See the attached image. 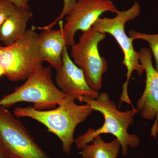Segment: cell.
Listing matches in <instances>:
<instances>
[{
  "label": "cell",
  "mask_w": 158,
  "mask_h": 158,
  "mask_svg": "<svg viewBox=\"0 0 158 158\" xmlns=\"http://www.w3.org/2000/svg\"><path fill=\"white\" fill-rule=\"evenodd\" d=\"M140 12L141 6L136 2L129 9L118 11L115 17H100L93 26L98 32L113 36L121 48L123 54V64L127 69V80L123 85V87L125 88H128L129 81L134 71H136L138 76H141L144 71L139 61V52H136L133 47L134 40L128 37L125 31L126 23L137 18Z\"/></svg>",
  "instance_id": "obj_5"
},
{
  "label": "cell",
  "mask_w": 158,
  "mask_h": 158,
  "mask_svg": "<svg viewBox=\"0 0 158 158\" xmlns=\"http://www.w3.org/2000/svg\"></svg>",
  "instance_id": "obj_23"
},
{
  "label": "cell",
  "mask_w": 158,
  "mask_h": 158,
  "mask_svg": "<svg viewBox=\"0 0 158 158\" xmlns=\"http://www.w3.org/2000/svg\"><path fill=\"white\" fill-rule=\"evenodd\" d=\"M78 100L90 105L94 111L101 113L105 121L99 128L90 129L76 139L77 149H81L85 145L92 142L96 136L107 134H112L119 141L122 149V155L124 156L127 155L128 147L133 148L138 147L140 144L138 136L128 132V129L133 123L134 116L138 112L137 109L133 107L131 110L126 112L119 111L116 108V104L110 100L109 95L105 92L99 94L96 99L81 96Z\"/></svg>",
  "instance_id": "obj_1"
},
{
  "label": "cell",
  "mask_w": 158,
  "mask_h": 158,
  "mask_svg": "<svg viewBox=\"0 0 158 158\" xmlns=\"http://www.w3.org/2000/svg\"><path fill=\"white\" fill-rule=\"evenodd\" d=\"M39 34L33 28L12 44L0 46V65L9 81L27 79L43 61L40 54Z\"/></svg>",
  "instance_id": "obj_4"
},
{
  "label": "cell",
  "mask_w": 158,
  "mask_h": 158,
  "mask_svg": "<svg viewBox=\"0 0 158 158\" xmlns=\"http://www.w3.org/2000/svg\"><path fill=\"white\" fill-rule=\"evenodd\" d=\"M1 46V45H0V46Z\"/></svg>",
  "instance_id": "obj_22"
},
{
  "label": "cell",
  "mask_w": 158,
  "mask_h": 158,
  "mask_svg": "<svg viewBox=\"0 0 158 158\" xmlns=\"http://www.w3.org/2000/svg\"><path fill=\"white\" fill-rule=\"evenodd\" d=\"M106 34L93 27L85 32L77 44L71 46V56L73 62L83 70L88 85L98 91L102 86V77L108 69L106 60L100 55L98 45Z\"/></svg>",
  "instance_id": "obj_6"
},
{
  "label": "cell",
  "mask_w": 158,
  "mask_h": 158,
  "mask_svg": "<svg viewBox=\"0 0 158 158\" xmlns=\"http://www.w3.org/2000/svg\"><path fill=\"white\" fill-rule=\"evenodd\" d=\"M59 30H43L39 35L38 48L43 61L48 62L56 69L62 65V54L66 46L63 35V22H59Z\"/></svg>",
  "instance_id": "obj_11"
},
{
  "label": "cell",
  "mask_w": 158,
  "mask_h": 158,
  "mask_svg": "<svg viewBox=\"0 0 158 158\" xmlns=\"http://www.w3.org/2000/svg\"><path fill=\"white\" fill-rule=\"evenodd\" d=\"M129 37L134 40H143L148 43L156 62V69L158 72V34H149L139 33L135 31L129 32Z\"/></svg>",
  "instance_id": "obj_14"
},
{
  "label": "cell",
  "mask_w": 158,
  "mask_h": 158,
  "mask_svg": "<svg viewBox=\"0 0 158 158\" xmlns=\"http://www.w3.org/2000/svg\"><path fill=\"white\" fill-rule=\"evenodd\" d=\"M16 8L9 1L0 0V27Z\"/></svg>",
  "instance_id": "obj_16"
},
{
  "label": "cell",
  "mask_w": 158,
  "mask_h": 158,
  "mask_svg": "<svg viewBox=\"0 0 158 158\" xmlns=\"http://www.w3.org/2000/svg\"><path fill=\"white\" fill-rule=\"evenodd\" d=\"M81 158H85V157H84V156H82V157Z\"/></svg>",
  "instance_id": "obj_21"
},
{
  "label": "cell",
  "mask_w": 158,
  "mask_h": 158,
  "mask_svg": "<svg viewBox=\"0 0 158 158\" xmlns=\"http://www.w3.org/2000/svg\"><path fill=\"white\" fill-rule=\"evenodd\" d=\"M77 1V0H63V9L60 15L53 22L49 24L45 27H37V29H40L43 31L51 30L54 26L57 23L59 22V21L63 19L66 15H68L70 13V11L73 9L74 7L75 6Z\"/></svg>",
  "instance_id": "obj_15"
},
{
  "label": "cell",
  "mask_w": 158,
  "mask_h": 158,
  "mask_svg": "<svg viewBox=\"0 0 158 158\" xmlns=\"http://www.w3.org/2000/svg\"><path fill=\"white\" fill-rule=\"evenodd\" d=\"M157 134H158V122L154 123L153 126L151 131V136L156 137Z\"/></svg>",
  "instance_id": "obj_18"
},
{
  "label": "cell",
  "mask_w": 158,
  "mask_h": 158,
  "mask_svg": "<svg viewBox=\"0 0 158 158\" xmlns=\"http://www.w3.org/2000/svg\"><path fill=\"white\" fill-rule=\"evenodd\" d=\"M75 100L73 97L69 95L65 101L55 109L37 110L31 106L15 107L14 114L18 117L33 118L45 126L60 139L63 152L69 154L75 142L74 134L77 126L94 111L88 104L78 105Z\"/></svg>",
  "instance_id": "obj_2"
},
{
  "label": "cell",
  "mask_w": 158,
  "mask_h": 158,
  "mask_svg": "<svg viewBox=\"0 0 158 158\" xmlns=\"http://www.w3.org/2000/svg\"><path fill=\"white\" fill-rule=\"evenodd\" d=\"M14 4L18 8H29L28 0H6Z\"/></svg>",
  "instance_id": "obj_17"
},
{
  "label": "cell",
  "mask_w": 158,
  "mask_h": 158,
  "mask_svg": "<svg viewBox=\"0 0 158 158\" xmlns=\"http://www.w3.org/2000/svg\"><path fill=\"white\" fill-rule=\"evenodd\" d=\"M120 147L121 144L116 138L106 142L98 135L93 139L92 144L85 145L79 153L86 158H117Z\"/></svg>",
  "instance_id": "obj_13"
},
{
  "label": "cell",
  "mask_w": 158,
  "mask_h": 158,
  "mask_svg": "<svg viewBox=\"0 0 158 158\" xmlns=\"http://www.w3.org/2000/svg\"><path fill=\"white\" fill-rule=\"evenodd\" d=\"M4 74H5V71H4L2 67L0 65V77L4 75Z\"/></svg>",
  "instance_id": "obj_20"
},
{
  "label": "cell",
  "mask_w": 158,
  "mask_h": 158,
  "mask_svg": "<svg viewBox=\"0 0 158 158\" xmlns=\"http://www.w3.org/2000/svg\"><path fill=\"white\" fill-rule=\"evenodd\" d=\"M0 144L9 158H51L23 123L0 106Z\"/></svg>",
  "instance_id": "obj_7"
},
{
  "label": "cell",
  "mask_w": 158,
  "mask_h": 158,
  "mask_svg": "<svg viewBox=\"0 0 158 158\" xmlns=\"http://www.w3.org/2000/svg\"><path fill=\"white\" fill-rule=\"evenodd\" d=\"M68 95L55 85L51 66H38L23 85L0 100V106L7 108L17 103H32L37 110H52L63 102Z\"/></svg>",
  "instance_id": "obj_3"
},
{
  "label": "cell",
  "mask_w": 158,
  "mask_h": 158,
  "mask_svg": "<svg viewBox=\"0 0 158 158\" xmlns=\"http://www.w3.org/2000/svg\"><path fill=\"white\" fill-rule=\"evenodd\" d=\"M0 158H10L0 144Z\"/></svg>",
  "instance_id": "obj_19"
},
{
  "label": "cell",
  "mask_w": 158,
  "mask_h": 158,
  "mask_svg": "<svg viewBox=\"0 0 158 158\" xmlns=\"http://www.w3.org/2000/svg\"><path fill=\"white\" fill-rule=\"evenodd\" d=\"M56 70L57 87L63 93L76 100L81 96L93 99L98 97V91L94 90L88 85L83 70L71 59L67 47H65L62 52V65Z\"/></svg>",
  "instance_id": "obj_9"
},
{
  "label": "cell",
  "mask_w": 158,
  "mask_h": 158,
  "mask_svg": "<svg viewBox=\"0 0 158 158\" xmlns=\"http://www.w3.org/2000/svg\"><path fill=\"white\" fill-rule=\"evenodd\" d=\"M118 11L111 0H77L73 9L65 16L66 22L62 27L66 46L75 43L77 31L90 30L103 13L110 11L116 14Z\"/></svg>",
  "instance_id": "obj_8"
},
{
  "label": "cell",
  "mask_w": 158,
  "mask_h": 158,
  "mask_svg": "<svg viewBox=\"0 0 158 158\" xmlns=\"http://www.w3.org/2000/svg\"><path fill=\"white\" fill-rule=\"evenodd\" d=\"M32 16L30 8L17 7L0 27V41L8 46L20 38L26 33L27 23Z\"/></svg>",
  "instance_id": "obj_12"
},
{
  "label": "cell",
  "mask_w": 158,
  "mask_h": 158,
  "mask_svg": "<svg viewBox=\"0 0 158 158\" xmlns=\"http://www.w3.org/2000/svg\"><path fill=\"white\" fill-rule=\"evenodd\" d=\"M139 61L146 73L145 87L142 96L138 101L137 110L143 118L158 122V72L153 65L151 52L142 48L139 52Z\"/></svg>",
  "instance_id": "obj_10"
}]
</instances>
